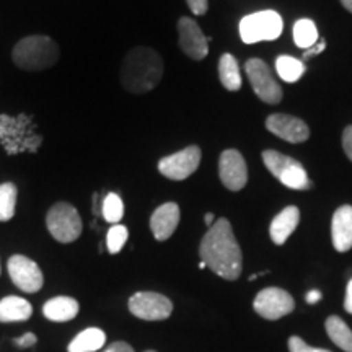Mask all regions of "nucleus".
Masks as SVG:
<instances>
[{
    "label": "nucleus",
    "instance_id": "72a5a7b5",
    "mask_svg": "<svg viewBox=\"0 0 352 352\" xmlns=\"http://www.w3.org/2000/svg\"><path fill=\"white\" fill-rule=\"evenodd\" d=\"M344 308L347 314L352 315V279L347 284V290H346V298H344Z\"/></svg>",
    "mask_w": 352,
    "mask_h": 352
},
{
    "label": "nucleus",
    "instance_id": "bb28decb",
    "mask_svg": "<svg viewBox=\"0 0 352 352\" xmlns=\"http://www.w3.org/2000/svg\"><path fill=\"white\" fill-rule=\"evenodd\" d=\"M127 236H129V232H127V228L124 226H121V223H116V226H113L108 230V235H107L108 252L111 254L120 253L122 250V246L126 245Z\"/></svg>",
    "mask_w": 352,
    "mask_h": 352
},
{
    "label": "nucleus",
    "instance_id": "20e7f679",
    "mask_svg": "<svg viewBox=\"0 0 352 352\" xmlns=\"http://www.w3.org/2000/svg\"><path fill=\"white\" fill-rule=\"evenodd\" d=\"M263 162L266 168L279 179L284 186L296 191H307L314 188V183L308 178L305 168L296 158L284 155V153L276 151H264Z\"/></svg>",
    "mask_w": 352,
    "mask_h": 352
},
{
    "label": "nucleus",
    "instance_id": "aec40b11",
    "mask_svg": "<svg viewBox=\"0 0 352 352\" xmlns=\"http://www.w3.org/2000/svg\"><path fill=\"white\" fill-rule=\"evenodd\" d=\"M107 342V334L100 328H87L78 333L67 347L69 352H96Z\"/></svg>",
    "mask_w": 352,
    "mask_h": 352
},
{
    "label": "nucleus",
    "instance_id": "4c0bfd02",
    "mask_svg": "<svg viewBox=\"0 0 352 352\" xmlns=\"http://www.w3.org/2000/svg\"><path fill=\"white\" fill-rule=\"evenodd\" d=\"M206 267H208V266H206V263L201 261V263H199V270H206Z\"/></svg>",
    "mask_w": 352,
    "mask_h": 352
},
{
    "label": "nucleus",
    "instance_id": "7c9ffc66",
    "mask_svg": "<svg viewBox=\"0 0 352 352\" xmlns=\"http://www.w3.org/2000/svg\"><path fill=\"white\" fill-rule=\"evenodd\" d=\"M103 352H134V349H132V346L127 344V342L118 341V342H113V344H109Z\"/></svg>",
    "mask_w": 352,
    "mask_h": 352
},
{
    "label": "nucleus",
    "instance_id": "e433bc0d",
    "mask_svg": "<svg viewBox=\"0 0 352 352\" xmlns=\"http://www.w3.org/2000/svg\"><path fill=\"white\" fill-rule=\"evenodd\" d=\"M341 3H342V7H344L347 12L352 13V0H341Z\"/></svg>",
    "mask_w": 352,
    "mask_h": 352
},
{
    "label": "nucleus",
    "instance_id": "dca6fc26",
    "mask_svg": "<svg viewBox=\"0 0 352 352\" xmlns=\"http://www.w3.org/2000/svg\"><path fill=\"white\" fill-rule=\"evenodd\" d=\"M331 239L336 252L346 253L352 248V206H341L333 215Z\"/></svg>",
    "mask_w": 352,
    "mask_h": 352
},
{
    "label": "nucleus",
    "instance_id": "f8f14e48",
    "mask_svg": "<svg viewBox=\"0 0 352 352\" xmlns=\"http://www.w3.org/2000/svg\"><path fill=\"white\" fill-rule=\"evenodd\" d=\"M220 182L228 191H241L248 182V168L243 155L235 148L223 151L219 158Z\"/></svg>",
    "mask_w": 352,
    "mask_h": 352
},
{
    "label": "nucleus",
    "instance_id": "58836bf2",
    "mask_svg": "<svg viewBox=\"0 0 352 352\" xmlns=\"http://www.w3.org/2000/svg\"><path fill=\"white\" fill-rule=\"evenodd\" d=\"M145 352H155V351H145Z\"/></svg>",
    "mask_w": 352,
    "mask_h": 352
},
{
    "label": "nucleus",
    "instance_id": "9d476101",
    "mask_svg": "<svg viewBox=\"0 0 352 352\" xmlns=\"http://www.w3.org/2000/svg\"><path fill=\"white\" fill-rule=\"evenodd\" d=\"M129 311L140 320L160 321L170 318L173 303L162 294L138 292L129 298Z\"/></svg>",
    "mask_w": 352,
    "mask_h": 352
},
{
    "label": "nucleus",
    "instance_id": "2f4dec72",
    "mask_svg": "<svg viewBox=\"0 0 352 352\" xmlns=\"http://www.w3.org/2000/svg\"><path fill=\"white\" fill-rule=\"evenodd\" d=\"M15 344L19 347H32V346L36 344V336H34L33 333H26L25 336L16 338Z\"/></svg>",
    "mask_w": 352,
    "mask_h": 352
},
{
    "label": "nucleus",
    "instance_id": "2eb2a0df",
    "mask_svg": "<svg viewBox=\"0 0 352 352\" xmlns=\"http://www.w3.org/2000/svg\"><path fill=\"white\" fill-rule=\"evenodd\" d=\"M179 208L176 202H165L151 217V230L158 241L168 240L179 223Z\"/></svg>",
    "mask_w": 352,
    "mask_h": 352
},
{
    "label": "nucleus",
    "instance_id": "1a4fd4ad",
    "mask_svg": "<svg viewBox=\"0 0 352 352\" xmlns=\"http://www.w3.org/2000/svg\"><path fill=\"white\" fill-rule=\"evenodd\" d=\"M254 311L266 320H279L283 316L292 314L296 302L287 290L279 287L263 289L253 302Z\"/></svg>",
    "mask_w": 352,
    "mask_h": 352
},
{
    "label": "nucleus",
    "instance_id": "9b49d317",
    "mask_svg": "<svg viewBox=\"0 0 352 352\" xmlns=\"http://www.w3.org/2000/svg\"><path fill=\"white\" fill-rule=\"evenodd\" d=\"M8 274L12 283L26 294H34L41 290L44 277L39 266L33 259L23 256V254H13L8 259Z\"/></svg>",
    "mask_w": 352,
    "mask_h": 352
},
{
    "label": "nucleus",
    "instance_id": "b1692460",
    "mask_svg": "<svg viewBox=\"0 0 352 352\" xmlns=\"http://www.w3.org/2000/svg\"><path fill=\"white\" fill-rule=\"evenodd\" d=\"M294 41L300 50L307 51L318 43V30L314 20L302 19L294 25Z\"/></svg>",
    "mask_w": 352,
    "mask_h": 352
},
{
    "label": "nucleus",
    "instance_id": "412c9836",
    "mask_svg": "<svg viewBox=\"0 0 352 352\" xmlns=\"http://www.w3.org/2000/svg\"><path fill=\"white\" fill-rule=\"evenodd\" d=\"M219 78L228 91H239L241 88V74L239 63L228 52L219 59Z\"/></svg>",
    "mask_w": 352,
    "mask_h": 352
},
{
    "label": "nucleus",
    "instance_id": "393cba45",
    "mask_svg": "<svg viewBox=\"0 0 352 352\" xmlns=\"http://www.w3.org/2000/svg\"><path fill=\"white\" fill-rule=\"evenodd\" d=\"M19 189L13 183L0 184V222H8L15 215Z\"/></svg>",
    "mask_w": 352,
    "mask_h": 352
},
{
    "label": "nucleus",
    "instance_id": "6ab92c4d",
    "mask_svg": "<svg viewBox=\"0 0 352 352\" xmlns=\"http://www.w3.org/2000/svg\"><path fill=\"white\" fill-rule=\"evenodd\" d=\"M33 314L32 303L16 296H8L0 300V323L26 321Z\"/></svg>",
    "mask_w": 352,
    "mask_h": 352
},
{
    "label": "nucleus",
    "instance_id": "c756f323",
    "mask_svg": "<svg viewBox=\"0 0 352 352\" xmlns=\"http://www.w3.org/2000/svg\"><path fill=\"white\" fill-rule=\"evenodd\" d=\"M342 148H344L347 158L352 162V126H347L342 132Z\"/></svg>",
    "mask_w": 352,
    "mask_h": 352
},
{
    "label": "nucleus",
    "instance_id": "5701e85b",
    "mask_svg": "<svg viewBox=\"0 0 352 352\" xmlns=\"http://www.w3.org/2000/svg\"><path fill=\"white\" fill-rule=\"evenodd\" d=\"M305 64L303 60L296 59L292 56H279L276 60V70L277 76L283 78L284 82L294 83L300 80L303 72H305Z\"/></svg>",
    "mask_w": 352,
    "mask_h": 352
},
{
    "label": "nucleus",
    "instance_id": "423d86ee",
    "mask_svg": "<svg viewBox=\"0 0 352 352\" xmlns=\"http://www.w3.org/2000/svg\"><path fill=\"white\" fill-rule=\"evenodd\" d=\"M47 230L59 243H72L82 235V219L78 210L69 202H57L47 210Z\"/></svg>",
    "mask_w": 352,
    "mask_h": 352
},
{
    "label": "nucleus",
    "instance_id": "ea45409f",
    "mask_svg": "<svg viewBox=\"0 0 352 352\" xmlns=\"http://www.w3.org/2000/svg\"><path fill=\"white\" fill-rule=\"evenodd\" d=\"M0 271H2V270H0Z\"/></svg>",
    "mask_w": 352,
    "mask_h": 352
},
{
    "label": "nucleus",
    "instance_id": "a878e982",
    "mask_svg": "<svg viewBox=\"0 0 352 352\" xmlns=\"http://www.w3.org/2000/svg\"><path fill=\"white\" fill-rule=\"evenodd\" d=\"M101 214L107 222L109 223H120V220L124 215V204H122V199L116 192H109V195L104 197L103 206H101Z\"/></svg>",
    "mask_w": 352,
    "mask_h": 352
},
{
    "label": "nucleus",
    "instance_id": "473e14b6",
    "mask_svg": "<svg viewBox=\"0 0 352 352\" xmlns=\"http://www.w3.org/2000/svg\"><path fill=\"white\" fill-rule=\"evenodd\" d=\"M324 50H327V43H324V41H318V43L315 44V46H311L310 50H307L305 52H303V60L308 59V57H311V56L320 54V52H323Z\"/></svg>",
    "mask_w": 352,
    "mask_h": 352
},
{
    "label": "nucleus",
    "instance_id": "6e6552de",
    "mask_svg": "<svg viewBox=\"0 0 352 352\" xmlns=\"http://www.w3.org/2000/svg\"><path fill=\"white\" fill-rule=\"evenodd\" d=\"M202 152L197 145H189L173 155L164 157L158 162V171L173 182H183L199 168Z\"/></svg>",
    "mask_w": 352,
    "mask_h": 352
},
{
    "label": "nucleus",
    "instance_id": "4468645a",
    "mask_svg": "<svg viewBox=\"0 0 352 352\" xmlns=\"http://www.w3.org/2000/svg\"><path fill=\"white\" fill-rule=\"evenodd\" d=\"M266 129L290 144H302L310 138L307 122L290 114H271L266 120Z\"/></svg>",
    "mask_w": 352,
    "mask_h": 352
},
{
    "label": "nucleus",
    "instance_id": "39448f33",
    "mask_svg": "<svg viewBox=\"0 0 352 352\" xmlns=\"http://www.w3.org/2000/svg\"><path fill=\"white\" fill-rule=\"evenodd\" d=\"M283 19L274 10H263L246 15L240 21V36L246 44L272 41L283 33Z\"/></svg>",
    "mask_w": 352,
    "mask_h": 352
},
{
    "label": "nucleus",
    "instance_id": "ddd939ff",
    "mask_svg": "<svg viewBox=\"0 0 352 352\" xmlns=\"http://www.w3.org/2000/svg\"><path fill=\"white\" fill-rule=\"evenodd\" d=\"M178 44L184 54L195 60H202L209 54V41L199 25L192 19L182 16L178 20Z\"/></svg>",
    "mask_w": 352,
    "mask_h": 352
},
{
    "label": "nucleus",
    "instance_id": "0eeeda50",
    "mask_svg": "<svg viewBox=\"0 0 352 352\" xmlns=\"http://www.w3.org/2000/svg\"><path fill=\"white\" fill-rule=\"evenodd\" d=\"M245 70L254 94H256L259 100L267 104L280 103L284 96L283 88L276 82L274 74H272L270 65L264 63V60L253 57V59H248L245 63Z\"/></svg>",
    "mask_w": 352,
    "mask_h": 352
},
{
    "label": "nucleus",
    "instance_id": "f257e3e1",
    "mask_svg": "<svg viewBox=\"0 0 352 352\" xmlns=\"http://www.w3.org/2000/svg\"><path fill=\"white\" fill-rule=\"evenodd\" d=\"M199 256L201 261L222 279H239L243 267V256L227 219L215 220L209 228L201 241Z\"/></svg>",
    "mask_w": 352,
    "mask_h": 352
},
{
    "label": "nucleus",
    "instance_id": "7ed1b4c3",
    "mask_svg": "<svg viewBox=\"0 0 352 352\" xmlns=\"http://www.w3.org/2000/svg\"><path fill=\"white\" fill-rule=\"evenodd\" d=\"M12 60L26 72L51 69L59 60V46L54 39L44 34H33L20 39L12 51Z\"/></svg>",
    "mask_w": 352,
    "mask_h": 352
},
{
    "label": "nucleus",
    "instance_id": "cd10ccee",
    "mask_svg": "<svg viewBox=\"0 0 352 352\" xmlns=\"http://www.w3.org/2000/svg\"><path fill=\"white\" fill-rule=\"evenodd\" d=\"M289 351L290 352H331L328 349H318V347L308 346L307 342L298 336L290 338V340H289Z\"/></svg>",
    "mask_w": 352,
    "mask_h": 352
},
{
    "label": "nucleus",
    "instance_id": "f03ea898",
    "mask_svg": "<svg viewBox=\"0 0 352 352\" xmlns=\"http://www.w3.org/2000/svg\"><path fill=\"white\" fill-rule=\"evenodd\" d=\"M164 77V60L152 47L138 46L124 56L121 64V83L126 91L135 95L147 94Z\"/></svg>",
    "mask_w": 352,
    "mask_h": 352
},
{
    "label": "nucleus",
    "instance_id": "f3484780",
    "mask_svg": "<svg viewBox=\"0 0 352 352\" xmlns=\"http://www.w3.org/2000/svg\"><path fill=\"white\" fill-rule=\"evenodd\" d=\"M298 222H300V210L296 206H289L283 212H279L272 219L271 227H270V235L271 240L276 245H284L294 230H296Z\"/></svg>",
    "mask_w": 352,
    "mask_h": 352
},
{
    "label": "nucleus",
    "instance_id": "c85d7f7f",
    "mask_svg": "<svg viewBox=\"0 0 352 352\" xmlns=\"http://www.w3.org/2000/svg\"><path fill=\"white\" fill-rule=\"evenodd\" d=\"M189 10L195 15H204L209 8V0H186Z\"/></svg>",
    "mask_w": 352,
    "mask_h": 352
},
{
    "label": "nucleus",
    "instance_id": "c9c22d12",
    "mask_svg": "<svg viewBox=\"0 0 352 352\" xmlns=\"http://www.w3.org/2000/svg\"><path fill=\"white\" fill-rule=\"evenodd\" d=\"M204 222H206V226H208L209 228L212 227L214 226V214H210V212L204 215Z\"/></svg>",
    "mask_w": 352,
    "mask_h": 352
},
{
    "label": "nucleus",
    "instance_id": "a211bd4d",
    "mask_svg": "<svg viewBox=\"0 0 352 352\" xmlns=\"http://www.w3.org/2000/svg\"><path fill=\"white\" fill-rule=\"evenodd\" d=\"M80 310V305L72 297H54L47 300L43 307V314L47 320L54 323H65L74 320Z\"/></svg>",
    "mask_w": 352,
    "mask_h": 352
},
{
    "label": "nucleus",
    "instance_id": "f704fd0d",
    "mask_svg": "<svg viewBox=\"0 0 352 352\" xmlns=\"http://www.w3.org/2000/svg\"><path fill=\"white\" fill-rule=\"evenodd\" d=\"M320 300H321L320 290H310V292L307 294V303H310V305H314V303H318Z\"/></svg>",
    "mask_w": 352,
    "mask_h": 352
},
{
    "label": "nucleus",
    "instance_id": "4be33fe9",
    "mask_svg": "<svg viewBox=\"0 0 352 352\" xmlns=\"http://www.w3.org/2000/svg\"><path fill=\"white\" fill-rule=\"evenodd\" d=\"M324 327H327L328 336L331 338L334 344L344 352H352V331L344 321H342V318L336 315L329 316Z\"/></svg>",
    "mask_w": 352,
    "mask_h": 352
}]
</instances>
